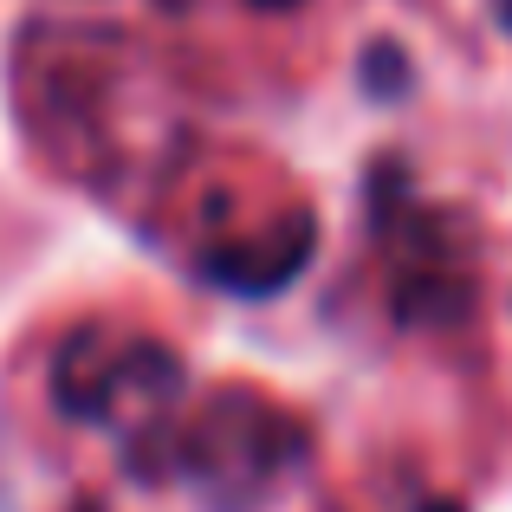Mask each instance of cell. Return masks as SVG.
Returning <instances> with one entry per match:
<instances>
[{
  "label": "cell",
  "instance_id": "1",
  "mask_svg": "<svg viewBox=\"0 0 512 512\" xmlns=\"http://www.w3.org/2000/svg\"><path fill=\"white\" fill-rule=\"evenodd\" d=\"M428 512H461V506H448V500H435V506H428Z\"/></svg>",
  "mask_w": 512,
  "mask_h": 512
},
{
  "label": "cell",
  "instance_id": "2",
  "mask_svg": "<svg viewBox=\"0 0 512 512\" xmlns=\"http://www.w3.org/2000/svg\"><path fill=\"white\" fill-rule=\"evenodd\" d=\"M253 7H292V0H253Z\"/></svg>",
  "mask_w": 512,
  "mask_h": 512
}]
</instances>
